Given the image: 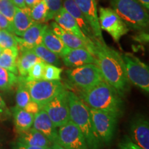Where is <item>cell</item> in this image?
Masks as SVG:
<instances>
[{"label": "cell", "instance_id": "1", "mask_svg": "<svg viewBox=\"0 0 149 149\" xmlns=\"http://www.w3.org/2000/svg\"><path fill=\"white\" fill-rule=\"evenodd\" d=\"M93 55L95 58V64L100 69L104 81L115 88L121 97H124L130 82L121 53L97 40Z\"/></svg>", "mask_w": 149, "mask_h": 149}, {"label": "cell", "instance_id": "2", "mask_svg": "<svg viewBox=\"0 0 149 149\" xmlns=\"http://www.w3.org/2000/svg\"><path fill=\"white\" fill-rule=\"evenodd\" d=\"M78 96L91 109L107 112L118 118L122 115L124 101L122 97L105 81H102L88 90L80 91Z\"/></svg>", "mask_w": 149, "mask_h": 149}, {"label": "cell", "instance_id": "3", "mask_svg": "<svg viewBox=\"0 0 149 149\" xmlns=\"http://www.w3.org/2000/svg\"><path fill=\"white\" fill-rule=\"evenodd\" d=\"M70 120L84 136L88 149H101L102 144L99 139L91 120L88 107L77 94L67 90Z\"/></svg>", "mask_w": 149, "mask_h": 149}, {"label": "cell", "instance_id": "4", "mask_svg": "<svg viewBox=\"0 0 149 149\" xmlns=\"http://www.w3.org/2000/svg\"><path fill=\"white\" fill-rule=\"evenodd\" d=\"M111 5L129 29L143 31L148 27V10L137 0H111Z\"/></svg>", "mask_w": 149, "mask_h": 149}, {"label": "cell", "instance_id": "5", "mask_svg": "<svg viewBox=\"0 0 149 149\" xmlns=\"http://www.w3.org/2000/svg\"><path fill=\"white\" fill-rule=\"evenodd\" d=\"M24 81L31 100L42 108L66 88L60 81H26L24 78Z\"/></svg>", "mask_w": 149, "mask_h": 149}, {"label": "cell", "instance_id": "6", "mask_svg": "<svg viewBox=\"0 0 149 149\" xmlns=\"http://www.w3.org/2000/svg\"><path fill=\"white\" fill-rule=\"evenodd\" d=\"M66 75L70 83L80 89L86 91L104 81L98 67L88 64L66 70Z\"/></svg>", "mask_w": 149, "mask_h": 149}, {"label": "cell", "instance_id": "7", "mask_svg": "<svg viewBox=\"0 0 149 149\" xmlns=\"http://www.w3.org/2000/svg\"><path fill=\"white\" fill-rule=\"evenodd\" d=\"M125 64L126 74L129 82L144 91L149 92L148 66L138 57L131 53L121 54Z\"/></svg>", "mask_w": 149, "mask_h": 149}, {"label": "cell", "instance_id": "8", "mask_svg": "<svg viewBox=\"0 0 149 149\" xmlns=\"http://www.w3.org/2000/svg\"><path fill=\"white\" fill-rule=\"evenodd\" d=\"M91 120L101 144H109L114 137L118 117L107 112L89 108Z\"/></svg>", "mask_w": 149, "mask_h": 149}, {"label": "cell", "instance_id": "9", "mask_svg": "<svg viewBox=\"0 0 149 149\" xmlns=\"http://www.w3.org/2000/svg\"><path fill=\"white\" fill-rule=\"evenodd\" d=\"M98 18L102 31H107L116 42H120V39L127 34L130 30L111 8L100 7Z\"/></svg>", "mask_w": 149, "mask_h": 149}, {"label": "cell", "instance_id": "10", "mask_svg": "<svg viewBox=\"0 0 149 149\" xmlns=\"http://www.w3.org/2000/svg\"><path fill=\"white\" fill-rule=\"evenodd\" d=\"M42 109L47 113L51 122L57 128L70 122L67 89L65 88L53 100L46 104Z\"/></svg>", "mask_w": 149, "mask_h": 149}, {"label": "cell", "instance_id": "11", "mask_svg": "<svg viewBox=\"0 0 149 149\" xmlns=\"http://www.w3.org/2000/svg\"><path fill=\"white\" fill-rule=\"evenodd\" d=\"M57 130L58 143L65 149H88L81 130L70 121L59 127Z\"/></svg>", "mask_w": 149, "mask_h": 149}, {"label": "cell", "instance_id": "12", "mask_svg": "<svg viewBox=\"0 0 149 149\" xmlns=\"http://www.w3.org/2000/svg\"><path fill=\"white\" fill-rule=\"evenodd\" d=\"M74 1L88 22L97 40L103 44H106L99 23L96 0H74Z\"/></svg>", "mask_w": 149, "mask_h": 149}, {"label": "cell", "instance_id": "13", "mask_svg": "<svg viewBox=\"0 0 149 149\" xmlns=\"http://www.w3.org/2000/svg\"><path fill=\"white\" fill-rule=\"evenodd\" d=\"M47 26L44 23H35L25 31L21 37L17 36L19 51H29L42 44L43 35Z\"/></svg>", "mask_w": 149, "mask_h": 149}, {"label": "cell", "instance_id": "14", "mask_svg": "<svg viewBox=\"0 0 149 149\" xmlns=\"http://www.w3.org/2000/svg\"><path fill=\"white\" fill-rule=\"evenodd\" d=\"M53 19L61 29L70 33H72V34H74L81 39V40H83L85 42V44H86L87 50L93 55L95 44L89 40L83 34V33L81 32V29H79V26L74 20V19L65 10L64 7L61 9V10L59 11L58 13L56 15Z\"/></svg>", "mask_w": 149, "mask_h": 149}, {"label": "cell", "instance_id": "15", "mask_svg": "<svg viewBox=\"0 0 149 149\" xmlns=\"http://www.w3.org/2000/svg\"><path fill=\"white\" fill-rule=\"evenodd\" d=\"M130 138L143 149H149V123L145 117L137 116L130 126Z\"/></svg>", "mask_w": 149, "mask_h": 149}, {"label": "cell", "instance_id": "16", "mask_svg": "<svg viewBox=\"0 0 149 149\" xmlns=\"http://www.w3.org/2000/svg\"><path fill=\"white\" fill-rule=\"evenodd\" d=\"M33 128L43 134L51 144L58 143V130L44 110L34 115Z\"/></svg>", "mask_w": 149, "mask_h": 149}, {"label": "cell", "instance_id": "17", "mask_svg": "<svg viewBox=\"0 0 149 149\" xmlns=\"http://www.w3.org/2000/svg\"><path fill=\"white\" fill-rule=\"evenodd\" d=\"M62 4L65 10L74 19L83 34L89 40L95 44L97 40L95 37L94 33H93L91 26L89 25L88 22H87L84 16L81 13L74 0H62Z\"/></svg>", "mask_w": 149, "mask_h": 149}, {"label": "cell", "instance_id": "18", "mask_svg": "<svg viewBox=\"0 0 149 149\" xmlns=\"http://www.w3.org/2000/svg\"><path fill=\"white\" fill-rule=\"evenodd\" d=\"M61 59L66 66L71 68L88 64H95V57L86 48H70Z\"/></svg>", "mask_w": 149, "mask_h": 149}, {"label": "cell", "instance_id": "19", "mask_svg": "<svg viewBox=\"0 0 149 149\" xmlns=\"http://www.w3.org/2000/svg\"><path fill=\"white\" fill-rule=\"evenodd\" d=\"M17 133V141L27 146L50 148L52 144L45 136L33 127Z\"/></svg>", "mask_w": 149, "mask_h": 149}, {"label": "cell", "instance_id": "20", "mask_svg": "<svg viewBox=\"0 0 149 149\" xmlns=\"http://www.w3.org/2000/svg\"><path fill=\"white\" fill-rule=\"evenodd\" d=\"M34 23L31 15V8L17 7L12 22L13 33L16 36L21 37L25 31Z\"/></svg>", "mask_w": 149, "mask_h": 149}, {"label": "cell", "instance_id": "21", "mask_svg": "<svg viewBox=\"0 0 149 149\" xmlns=\"http://www.w3.org/2000/svg\"><path fill=\"white\" fill-rule=\"evenodd\" d=\"M42 44L48 50L58 55L60 58L64 57L70 49V48L67 47L65 45L62 41L59 38L57 35L54 33L51 27L48 26H47L44 31Z\"/></svg>", "mask_w": 149, "mask_h": 149}, {"label": "cell", "instance_id": "22", "mask_svg": "<svg viewBox=\"0 0 149 149\" xmlns=\"http://www.w3.org/2000/svg\"><path fill=\"white\" fill-rule=\"evenodd\" d=\"M50 27L54 33L59 37V38L67 47L70 48H86L87 50L86 44L83 40L72 33L61 29L56 22H52Z\"/></svg>", "mask_w": 149, "mask_h": 149}, {"label": "cell", "instance_id": "23", "mask_svg": "<svg viewBox=\"0 0 149 149\" xmlns=\"http://www.w3.org/2000/svg\"><path fill=\"white\" fill-rule=\"evenodd\" d=\"M11 116L13 117V122L17 133L26 130L33 127L34 115L28 113L25 110L17 107L11 109Z\"/></svg>", "mask_w": 149, "mask_h": 149}, {"label": "cell", "instance_id": "24", "mask_svg": "<svg viewBox=\"0 0 149 149\" xmlns=\"http://www.w3.org/2000/svg\"><path fill=\"white\" fill-rule=\"evenodd\" d=\"M40 61L42 60L33 53L32 50L21 52L17 59L18 73L21 77H26L31 67Z\"/></svg>", "mask_w": 149, "mask_h": 149}, {"label": "cell", "instance_id": "25", "mask_svg": "<svg viewBox=\"0 0 149 149\" xmlns=\"http://www.w3.org/2000/svg\"><path fill=\"white\" fill-rule=\"evenodd\" d=\"M18 55V49L7 48L1 50L0 53V67L12 72L13 73L17 74V59Z\"/></svg>", "mask_w": 149, "mask_h": 149}, {"label": "cell", "instance_id": "26", "mask_svg": "<svg viewBox=\"0 0 149 149\" xmlns=\"http://www.w3.org/2000/svg\"><path fill=\"white\" fill-rule=\"evenodd\" d=\"M31 50L43 62L58 67L61 66V62L60 57L46 48L42 44L35 46Z\"/></svg>", "mask_w": 149, "mask_h": 149}, {"label": "cell", "instance_id": "27", "mask_svg": "<svg viewBox=\"0 0 149 149\" xmlns=\"http://www.w3.org/2000/svg\"><path fill=\"white\" fill-rule=\"evenodd\" d=\"M19 77L12 72L0 67V90L8 91L17 84Z\"/></svg>", "mask_w": 149, "mask_h": 149}, {"label": "cell", "instance_id": "28", "mask_svg": "<svg viewBox=\"0 0 149 149\" xmlns=\"http://www.w3.org/2000/svg\"><path fill=\"white\" fill-rule=\"evenodd\" d=\"M18 87L16 92V107L24 109L30 102L31 101V96L29 91L26 88L24 81V77H19V80L17 84Z\"/></svg>", "mask_w": 149, "mask_h": 149}, {"label": "cell", "instance_id": "29", "mask_svg": "<svg viewBox=\"0 0 149 149\" xmlns=\"http://www.w3.org/2000/svg\"><path fill=\"white\" fill-rule=\"evenodd\" d=\"M0 48L1 50L7 48L18 49L16 35L6 30L0 29Z\"/></svg>", "mask_w": 149, "mask_h": 149}, {"label": "cell", "instance_id": "30", "mask_svg": "<svg viewBox=\"0 0 149 149\" xmlns=\"http://www.w3.org/2000/svg\"><path fill=\"white\" fill-rule=\"evenodd\" d=\"M47 15V7L43 0L31 8V18L34 23L41 24L46 22Z\"/></svg>", "mask_w": 149, "mask_h": 149}, {"label": "cell", "instance_id": "31", "mask_svg": "<svg viewBox=\"0 0 149 149\" xmlns=\"http://www.w3.org/2000/svg\"><path fill=\"white\" fill-rule=\"evenodd\" d=\"M62 68L52 64H45L42 80L46 81H60Z\"/></svg>", "mask_w": 149, "mask_h": 149}, {"label": "cell", "instance_id": "32", "mask_svg": "<svg viewBox=\"0 0 149 149\" xmlns=\"http://www.w3.org/2000/svg\"><path fill=\"white\" fill-rule=\"evenodd\" d=\"M45 64L46 63L43 62L42 61H40L33 65L31 68V69L29 70L26 77H24L26 81H39V80H42Z\"/></svg>", "mask_w": 149, "mask_h": 149}, {"label": "cell", "instance_id": "33", "mask_svg": "<svg viewBox=\"0 0 149 149\" xmlns=\"http://www.w3.org/2000/svg\"><path fill=\"white\" fill-rule=\"evenodd\" d=\"M17 7L11 0H0V14L12 24Z\"/></svg>", "mask_w": 149, "mask_h": 149}, {"label": "cell", "instance_id": "34", "mask_svg": "<svg viewBox=\"0 0 149 149\" xmlns=\"http://www.w3.org/2000/svg\"><path fill=\"white\" fill-rule=\"evenodd\" d=\"M43 1L45 3L48 10L46 22L54 19L56 15L63 8L62 0H43Z\"/></svg>", "mask_w": 149, "mask_h": 149}, {"label": "cell", "instance_id": "35", "mask_svg": "<svg viewBox=\"0 0 149 149\" xmlns=\"http://www.w3.org/2000/svg\"><path fill=\"white\" fill-rule=\"evenodd\" d=\"M117 149H143L140 146L134 143L130 137L125 136L118 144Z\"/></svg>", "mask_w": 149, "mask_h": 149}, {"label": "cell", "instance_id": "36", "mask_svg": "<svg viewBox=\"0 0 149 149\" xmlns=\"http://www.w3.org/2000/svg\"><path fill=\"white\" fill-rule=\"evenodd\" d=\"M11 117L10 110L7 107L3 98L0 96V120L4 121L10 119Z\"/></svg>", "mask_w": 149, "mask_h": 149}, {"label": "cell", "instance_id": "37", "mask_svg": "<svg viewBox=\"0 0 149 149\" xmlns=\"http://www.w3.org/2000/svg\"><path fill=\"white\" fill-rule=\"evenodd\" d=\"M23 109L25 110L26 111H27L28 113H31V114L35 115V114H37V113H39V112L42 109V108L40 104H37V102H33L31 100V101Z\"/></svg>", "mask_w": 149, "mask_h": 149}, {"label": "cell", "instance_id": "38", "mask_svg": "<svg viewBox=\"0 0 149 149\" xmlns=\"http://www.w3.org/2000/svg\"><path fill=\"white\" fill-rule=\"evenodd\" d=\"M0 29L6 30L9 32L13 33L12 24L1 14H0Z\"/></svg>", "mask_w": 149, "mask_h": 149}, {"label": "cell", "instance_id": "39", "mask_svg": "<svg viewBox=\"0 0 149 149\" xmlns=\"http://www.w3.org/2000/svg\"><path fill=\"white\" fill-rule=\"evenodd\" d=\"M12 146L13 149H51V147L50 148H44V147L27 146V145L21 144L17 141L13 144Z\"/></svg>", "mask_w": 149, "mask_h": 149}, {"label": "cell", "instance_id": "40", "mask_svg": "<svg viewBox=\"0 0 149 149\" xmlns=\"http://www.w3.org/2000/svg\"><path fill=\"white\" fill-rule=\"evenodd\" d=\"M135 40L139 43H147L148 42V34L141 32L137 36L135 37Z\"/></svg>", "mask_w": 149, "mask_h": 149}, {"label": "cell", "instance_id": "41", "mask_svg": "<svg viewBox=\"0 0 149 149\" xmlns=\"http://www.w3.org/2000/svg\"><path fill=\"white\" fill-rule=\"evenodd\" d=\"M41 1L42 0H25V6L27 8H31Z\"/></svg>", "mask_w": 149, "mask_h": 149}, {"label": "cell", "instance_id": "42", "mask_svg": "<svg viewBox=\"0 0 149 149\" xmlns=\"http://www.w3.org/2000/svg\"><path fill=\"white\" fill-rule=\"evenodd\" d=\"M16 7L19 8H25V0H11Z\"/></svg>", "mask_w": 149, "mask_h": 149}, {"label": "cell", "instance_id": "43", "mask_svg": "<svg viewBox=\"0 0 149 149\" xmlns=\"http://www.w3.org/2000/svg\"><path fill=\"white\" fill-rule=\"evenodd\" d=\"M139 3L147 10L149 9V0H137Z\"/></svg>", "mask_w": 149, "mask_h": 149}, {"label": "cell", "instance_id": "44", "mask_svg": "<svg viewBox=\"0 0 149 149\" xmlns=\"http://www.w3.org/2000/svg\"><path fill=\"white\" fill-rule=\"evenodd\" d=\"M51 149H65L64 147L61 146L59 143H54L51 146Z\"/></svg>", "mask_w": 149, "mask_h": 149}, {"label": "cell", "instance_id": "45", "mask_svg": "<svg viewBox=\"0 0 149 149\" xmlns=\"http://www.w3.org/2000/svg\"><path fill=\"white\" fill-rule=\"evenodd\" d=\"M1 48H0V53H1Z\"/></svg>", "mask_w": 149, "mask_h": 149}]
</instances>
